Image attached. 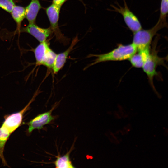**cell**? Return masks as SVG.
<instances>
[{"instance_id": "cell-9", "label": "cell", "mask_w": 168, "mask_h": 168, "mask_svg": "<svg viewBox=\"0 0 168 168\" xmlns=\"http://www.w3.org/2000/svg\"><path fill=\"white\" fill-rule=\"evenodd\" d=\"M54 108V107L50 110L38 115L29 122L27 123L28 133H30L35 129H41L53 120L54 118L52 113Z\"/></svg>"}, {"instance_id": "cell-13", "label": "cell", "mask_w": 168, "mask_h": 168, "mask_svg": "<svg viewBox=\"0 0 168 168\" xmlns=\"http://www.w3.org/2000/svg\"><path fill=\"white\" fill-rule=\"evenodd\" d=\"M10 13L16 24L17 29L19 31L20 29L22 22L26 18L25 8L21 6L15 5Z\"/></svg>"}, {"instance_id": "cell-18", "label": "cell", "mask_w": 168, "mask_h": 168, "mask_svg": "<svg viewBox=\"0 0 168 168\" xmlns=\"http://www.w3.org/2000/svg\"><path fill=\"white\" fill-rule=\"evenodd\" d=\"M68 0H52L53 4L61 8L63 5Z\"/></svg>"}, {"instance_id": "cell-8", "label": "cell", "mask_w": 168, "mask_h": 168, "mask_svg": "<svg viewBox=\"0 0 168 168\" xmlns=\"http://www.w3.org/2000/svg\"><path fill=\"white\" fill-rule=\"evenodd\" d=\"M18 31L30 34L40 43L46 40L53 33L50 27L48 28H41L35 23H29L26 27L20 29Z\"/></svg>"}, {"instance_id": "cell-5", "label": "cell", "mask_w": 168, "mask_h": 168, "mask_svg": "<svg viewBox=\"0 0 168 168\" xmlns=\"http://www.w3.org/2000/svg\"><path fill=\"white\" fill-rule=\"evenodd\" d=\"M61 8L53 4L46 9V12L50 23V28L56 39L61 42H67L68 40L62 33L58 26V21Z\"/></svg>"}, {"instance_id": "cell-12", "label": "cell", "mask_w": 168, "mask_h": 168, "mask_svg": "<svg viewBox=\"0 0 168 168\" xmlns=\"http://www.w3.org/2000/svg\"><path fill=\"white\" fill-rule=\"evenodd\" d=\"M150 49L137 51L128 59L132 65L136 68H142L149 56Z\"/></svg>"}, {"instance_id": "cell-17", "label": "cell", "mask_w": 168, "mask_h": 168, "mask_svg": "<svg viewBox=\"0 0 168 168\" xmlns=\"http://www.w3.org/2000/svg\"><path fill=\"white\" fill-rule=\"evenodd\" d=\"M13 0H0V8L10 13L15 5Z\"/></svg>"}, {"instance_id": "cell-7", "label": "cell", "mask_w": 168, "mask_h": 168, "mask_svg": "<svg viewBox=\"0 0 168 168\" xmlns=\"http://www.w3.org/2000/svg\"><path fill=\"white\" fill-rule=\"evenodd\" d=\"M33 98L21 110L7 116L1 126L5 128L11 134L21 125L24 114L28 110Z\"/></svg>"}, {"instance_id": "cell-10", "label": "cell", "mask_w": 168, "mask_h": 168, "mask_svg": "<svg viewBox=\"0 0 168 168\" xmlns=\"http://www.w3.org/2000/svg\"><path fill=\"white\" fill-rule=\"evenodd\" d=\"M78 41L77 37L73 39L69 47L65 51L57 54L54 65L52 68L54 73H57L63 67L65 64L68 56L73 49L74 46Z\"/></svg>"}, {"instance_id": "cell-6", "label": "cell", "mask_w": 168, "mask_h": 168, "mask_svg": "<svg viewBox=\"0 0 168 168\" xmlns=\"http://www.w3.org/2000/svg\"><path fill=\"white\" fill-rule=\"evenodd\" d=\"M123 7L113 6L116 12L123 16L124 21L129 28L133 33L142 29L141 25L136 16L129 10L124 0Z\"/></svg>"}, {"instance_id": "cell-3", "label": "cell", "mask_w": 168, "mask_h": 168, "mask_svg": "<svg viewBox=\"0 0 168 168\" xmlns=\"http://www.w3.org/2000/svg\"><path fill=\"white\" fill-rule=\"evenodd\" d=\"M153 46L152 48L150 49L149 56L142 68L147 77L151 86L155 91L153 79L155 76L158 75L156 69L158 66L166 67L165 61L167 58L159 56L158 54V51L156 49V45Z\"/></svg>"}, {"instance_id": "cell-4", "label": "cell", "mask_w": 168, "mask_h": 168, "mask_svg": "<svg viewBox=\"0 0 168 168\" xmlns=\"http://www.w3.org/2000/svg\"><path fill=\"white\" fill-rule=\"evenodd\" d=\"M37 65H43L52 68L57 54L50 48L46 41L40 43L33 49Z\"/></svg>"}, {"instance_id": "cell-15", "label": "cell", "mask_w": 168, "mask_h": 168, "mask_svg": "<svg viewBox=\"0 0 168 168\" xmlns=\"http://www.w3.org/2000/svg\"><path fill=\"white\" fill-rule=\"evenodd\" d=\"M10 134L6 129L1 126L0 128V158L5 165H7L3 155L4 148L5 144Z\"/></svg>"}, {"instance_id": "cell-16", "label": "cell", "mask_w": 168, "mask_h": 168, "mask_svg": "<svg viewBox=\"0 0 168 168\" xmlns=\"http://www.w3.org/2000/svg\"><path fill=\"white\" fill-rule=\"evenodd\" d=\"M168 0H161L159 20L164 22H166V17L168 12Z\"/></svg>"}, {"instance_id": "cell-14", "label": "cell", "mask_w": 168, "mask_h": 168, "mask_svg": "<svg viewBox=\"0 0 168 168\" xmlns=\"http://www.w3.org/2000/svg\"><path fill=\"white\" fill-rule=\"evenodd\" d=\"M71 149L66 154L62 156H58L54 162L56 168H73V166L70 158V154Z\"/></svg>"}, {"instance_id": "cell-1", "label": "cell", "mask_w": 168, "mask_h": 168, "mask_svg": "<svg viewBox=\"0 0 168 168\" xmlns=\"http://www.w3.org/2000/svg\"><path fill=\"white\" fill-rule=\"evenodd\" d=\"M137 52L136 47L132 43L127 45L120 44L117 48L108 53L89 55L88 57H95L96 58L89 67L102 62L128 60Z\"/></svg>"}, {"instance_id": "cell-2", "label": "cell", "mask_w": 168, "mask_h": 168, "mask_svg": "<svg viewBox=\"0 0 168 168\" xmlns=\"http://www.w3.org/2000/svg\"><path fill=\"white\" fill-rule=\"evenodd\" d=\"M166 22L159 20L152 28L148 30H141L133 33L132 43L135 46L137 51L151 48L152 39L157 32L166 26Z\"/></svg>"}, {"instance_id": "cell-11", "label": "cell", "mask_w": 168, "mask_h": 168, "mask_svg": "<svg viewBox=\"0 0 168 168\" xmlns=\"http://www.w3.org/2000/svg\"><path fill=\"white\" fill-rule=\"evenodd\" d=\"M42 8L39 0H31L25 8L26 18L29 23H35L39 12Z\"/></svg>"}]
</instances>
